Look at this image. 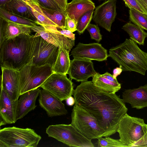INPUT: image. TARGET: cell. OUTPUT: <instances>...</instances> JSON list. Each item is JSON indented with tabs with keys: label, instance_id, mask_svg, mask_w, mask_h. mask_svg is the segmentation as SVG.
<instances>
[{
	"label": "cell",
	"instance_id": "obj_1",
	"mask_svg": "<svg viewBox=\"0 0 147 147\" xmlns=\"http://www.w3.org/2000/svg\"><path fill=\"white\" fill-rule=\"evenodd\" d=\"M75 105L86 111L105 130L103 137L117 132L119 122L128 110L119 96L95 86L92 81L82 82L74 90Z\"/></svg>",
	"mask_w": 147,
	"mask_h": 147
},
{
	"label": "cell",
	"instance_id": "obj_2",
	"mask_svg": "<svg viewBox=\"0 0 147 147\" xmlns=\"http://www.w3.org/2000/svg\"><path fill=\"white\" fill-rule=\"evenodd\" d=\"M109 57L116 62L124 71H134L145 75L147 70V53L137 43L127 38L123 42L111 48Z\"/></svg>",
	"mask_w": 147,
	"mask_h": 147
},
{
	"label": "cell",
	"instance_id": "obj_3",
	"mask_svg": "<svg viewBox=\"0 0 147 147\" xmlns=\"http://www.w3.org/2000/svg\"><path fill=\"white\" fill-rule=\"evenodd\" d=\"M30 35L21 34L0 45V63L3 67L19 71L30 61Z\"/></svg>",
	"mask_w": 147,
	"mask_h": 147
},
{
	"label": "cell",
	"instance_id": "obj_4",
	"mask_svg": "<svg viewBox=\"0 0 147 147\" xmlns=\"http://www.w3.org/2000/svg\"><path fill=\"white\" fill-rule=\"evenodd\" d=\"M117 132L119 141L128 147H144L147 141V124L143 119L126 114L121 119Z\"/></svg>",
	"mask_w": 147,
	"mask_h": 147
},
{
	"label": "cell",
	"instance_id": "obj_5",
	"mask_svg": "<svg viewBox=\"0 0 147 147\" xmlns=\"http://www.w3.org/2000/svg\"><path fill=\"white\" fill-rule=\"evenodd\" d=\"M41 137L33 129L15 126L0 130V147H36Z\"/></svg>",
	"mask_w": 147,
	"mask_h": 147
},
{
	"label": "cell",
	"instance_id": "obj_6",
	"mask_svg": "<svg viewBox=\"0 0 147 147\" xmlns=\"http://www.w3.org/2000/svg\"><path fill=\"white\" fill-rule=\"evenodd\" d=\"M49 65L38 66L29 61L19 71L20 96L39 87L52 74Z\"/></svg>",
	"mask_w": 147,
	"mask_h": 147
},
{
	"label": "cell",
	"instance_id": "obj_7",
	"mask_svg": "<svg viewBox=\"0 0 147 147\" xmlns=\"http://www.w3.org/2000/svg\"><path fill=\"white\" fill-rule=\"evenodd\" d=\"M71 124L87 138L91 140L103 137L105 130L96 119L81 107L74 105L71 114Z\"/></svg>",
	"mask_w": 147,
	"mask_h": 147
},
{
	"label": "cell",
	"instance_id": "obj_8",
	"mask_svg": "<svg viewBox=\"0 0 147 147\" xmlns=\"http://www.w3.org/2000/svg\"><path fill=\"white\" fill-rule=\"evenodd\" d=\"M46 131L49 137L69 146L94 147L91 140L85 137L71 124L50 125Z\"/></svg>",
	"mask_w": 147,
	"mask_h": 147
},
{
	"label": "cell",
	"instance_id": "obj_9",
	"mask_svg": "<svg viewBox=\"0 0 147 147\" xmlns=\"http://www.w3.org/2000/svg\"><path fill=\"white\" fill-rule=\"evenodd\" d=\"M30 61L36 66L49 65L52 67L57 59L59 47L48 42L40 36L30 35Z\"/></svg>",
	"mask_w": 147,
	"mask_h": 147
},
{
	"label": "cell",
	"instance_id": "obj_10",
	"mask_svg": "<svg viewBox=\"0 0 147 147\" xmlns=\"http://www.w3.org/2000/svg\"><path fill=\"white\" fill-rule=\"evenodd\" d=\"M61 101L73 95V83L66 75L53 73L40 86Z\"/></svg>",
	"mask_w": 147,
	"mask_h": 147
},
{
	"label": "cell",
	"instance_id": "obj_11",
	"mask_svg": "<svg viewBox=\"0 0 147 147\" xmlns=\"http://www.w3.org/2000/svg\"><path fill=\"white\" fill-rule=\"evenodd\" d=\"M71 54L74 59L99 61H106L109 57L107 50L98 43L84 44L79 42L72 50Z\"/></svg>",
	"mask_w": 147,
	"mask_h": 147
},
{
	"label": "cell",
	"instance_id": "obj_12",
	"mask_svg": "<svg viewBox=\"0 0 147 147\" xmlns=\"http://www.w3.org/2000/svg\"><path fill=\"white\" fill-rule=\"evenodd\" d=\"M116 3V0H108L97 7L94 11V21L109 32L117 15Z\"/></svg>",
	"mask_w": 147,
	"mask_h": 147
},
{
	"label": "cell",
	"instance_id": "obj_13",
	"mask_svg": "<svg viewBox=\"0 0 147 147\" xmlns=\"http://www.w3.org/2000/svg\"><path fill=\"white\" fill-rule=\"evenodd\" d=\"M96 73L91 60L74 58L70 61L67 74L71 80L82 82L88 81Z\"/></svg>",
	"mask_w": 147,
	"mask_h": 147
},
{
	"label": "cell",
	"instance_id": "obj_14",
	"mask_svg": "<svg viewBox=\"0 0 147 147\" xmlns=\"http://www.w3.org/2000/svg\"><path fill=\"white\" fill-rule=\"evenodd\" d=\"M39 96V105L46 111L49 117L61 116L67 113L62 101L47 91L40 89Z\"/></svg>",
	"mask_w": 147,
	"mask_h": 147
},
{
	"label": "cell",
	"instance_id": "obj_15",
	"mask_svg": "<svg viewBox=\"0 0 147 147\" xmlns=\"http://www.w3.org/2000/svg\"><path fill=\"white\" fill-rule=\"evenodd\" d=\"M1 89H3L13 101L20 96L18 71L1 67Z\"/></svg>",
	"mask_w": 147,
	"mask_h": 147
},
{
	"label": "cell",
	"instance_id": "obj_16",
	"mask_svg": "<svg viewBox=\"0 0 147 147\" xmlns=\"http://www.w3.org/2000/svg\"><path fill=\"white\" fill-rule=\"evenodd\" d=\"M18 100L13 101L1 89L0 95V126L14 123L17 121Z\"/></svg>",
	"mask_w": 147,
	"mask_h": 147
},
{
	"label": "cell",
	"instance_id": "obj_17",
	"mask_svg": "<svg viewBox=\"0 0 147 147\" xmlns=\"http://www.w3.org/2000/svg\"><path fill=\"white\" fill-rule=\"evenodd\" d=\"M31 30L29 26L0 18V45L5 40L13 38L21 34L30 35Z\"/></svg>",
	"mask_w": 147,
	"mask_h": 147
},
{
	"label": "cell",
	"instance_id": "obj_18",
	"mask_svg": "<svg viewBox=\"0 0 147 147\" xmlns=\"http://www.w3.org/2000/svg\"><path fill=\"white\" fill-rule=\"evenodd\" d=\"M122 100L129 104L132 108L140 109L147 107V84L137 88L125 90Z\"/></svg>",
	"mask_w": 147,
	"mask_h": 147
},
{
	"label": "cell",
	"instance_id": "obj_19",
	"mask_svg": "<svg viewBox=\"0 0 147 147\" xmlns=\"http://www.w3.org/2000/svg\"><path fill=\"white\" fill-rule=\"evenodd\" d=\"M40 90L39 87L25 92L20 96L18 100L17 108V120L23 118L28 113L36 108V101L39 95Z\"/></svg>",
	"mask_w": 147,
	"mask_h": 147
},
{
	"label": "cell",
	"instance_id": "obj_20",
	"mask_svg": "<svg viewBox=\"0 0 147 147\" xmlns=\"http://www.w3.org/2000/svg\"><path fill=\"white\" fill-rule=\"evenodd\" d=\"M95 8L94 3L91 0H72L67 3L65 11L77 26L80 18L84 14Z\"/></svg>",
	"mask_w": 147,
	"mask_h": 147
},
{
	"label": "cell",
	"instance_id": "obj_21",
	"mask_svg": "<svg viewBox=\"0 0 147 147\" xmlns=\"http://www.w3.org/2000/svg\"><path fill=\"white\" fill-rule=\"evenodd\" d=\"M0 8L11 14L34 21L37 24L30 7L23 0H11Z\"/></svg>",
	"mask_w": 147,
	"mask_h": 147
},
{
	"label": "cell",
	"instance_id": "obj_22",
	"mask_svg": "<svg viewBox=\"0 0 147 147\" xmlns=\"http://www.w3.org/2000/svg\"><path fill=\"white\" fill-rule=\"evenodd\" d=\"M70 50L63 45L59 48L58 55L54 65L52 67L53 73L66 75L70 66L69 52Z\"/></svg>",
	"mask_w": 147,
	"mask_h": 147
},
{
	"label": "cell",
	"instance_id": "obj_23",
	"mask_svg": "<svg viewBox=\"0 0 147 147\" xmlns=\"http://www.w3.org/2000/svg\"><path fill=\"white\" fill-rule=\"evenodd\" d=\"M92 77V81L95 86L109 93L115 94L121 88V84L119 82L111 81L98 73L96 72Z\"/></svg>",
	"mask_w": 147,
	"mask_h": 147
},
{
	"label": "cell",
	"instance_id": "obj_24",
	"mask_svg": "<svg viewBox=\"0 0 147 147\" xmlns=\"http://www.w3.org/2000/svg\"><path fill=\"white\" fill-rule=\"evenodd\" d=\"M122 29L129 34L130 39L139 45H144L147 33L142 28L130 22L124 25Z\"/></svg>",
	"mask_w": 147,
	"mask_h": 147
},
{
	"label": "cell",
	"instance_id": "obj_25",
	"mask_svg": "<svg viewBox=\"0 0 147 147\" xmlns=\"http://www.w3.org/2000/svg\"><path fill=\"white\" fill-rule=\"evenodd\" d=\"M40 7L45 14L56 24L57 27L66 28V15L65 11L60 9H53Z\"/></svg>",
	"mask_w": 147,
	"mask_h": 147
},
{
	"label": "cell",
	"instance_id": "obj_26",
	"mask_svg": "<svg viewBox=\"0 0 147 147\" xmlns=\"http://www.w3.org/2000/svg\"><path fill=\"white\" fill-rule=\"evenodd\" d=\"M26 3L30 7L36 19L37 25L41 26L52 25L57 26L45 14L39 5L32 2Z\"/></svg>",
	"mask_w": 147,
	"mask_h": 147
},
{
	"label": "cell",
	"instance_id": "obj_27",
	"mask_svg": "<svg viewBox=\"0 0 147 147\" xmlns=\"http://www.w3.org/2000/svg\"><path fill=\"white\" fill-rule=\"evenodd\" d=\"M32 30L36 32L34 36H40L48 42L59 47L61 45L57 41L53 33L43 26L35 24L29 26Z\"/></svg>",
	"mask_w": 147,
	"mask_h": 147
},
{
	"label": "cell",
	"instance_id": "obj_28",
	"mask_svg": "<svg viewBox=\"0 0 147 147\" xmlns=\"http://www.w3.org/2000/svg\"><path fill=\"white\" fill-rule=\"evenodd\" d=\"M129 9L130 21L137 26L147 30V14L133 8Z\"/></svg>",
	"mask_w": 147,
	"mask_h": 147
},
{
	"label": "cell",
	"instance_id": "obj_29",
	"mask_svg": "<svg viewBox=\"0 0 147 147\" xmlns=\"http://www.w3.org/2000/svg\"><path fill=\"white\" fill-rule=\"evenodd\" d=\"M0 18L29 26L35 24L37 25L36 23L34 21L11 14L1 8H0Z\"/></svg>",
	"mask_w": 147,
	"mask_h": 147
},
{
	"label": "cell",
	"instance_id": "obj_30",
	"mask_svg": "<svg viewBox=\"0 0 147 147\" xmlns=\"http://www.w3.org/2000/svg\"><path fill=\"white\" fill-rule=\"evenodd\" d=\"M94 9L88 11L80 18L76 26V30L79 34L83 33L92 18Z\"/></svg>",
	"mask_w": 147,
	"mask_h": 147
},
{
	"label": "cell",
	"instance_id": "obj_31",
	"mask_svg": "<svg viewBox=\"0 0 147 147\" xmlns=\"http://www.w3.org/2000/svg\"><path fill=\"white\" fill-rule=\"evenodd\" d=\"M98 146L99 147H128L125 144L121 142L119 140L112 138L109 136L103 138L102 137L98 138Z\"/></svg>",
	"mask_w": 147,
	"mask_h": 147
},
{
	"label": "cell",
	"instance_id": "obj_32",
	"mask_svg": "<svg viewBox=\"0 0 147 147\" xmlns=\"http://www.w3.org/2000/svg\"><path fill=\"white\" fill-rule=\"evenodd\" d=\"M86 29L89 32L91 38L99 42L102 39V35L97 25L90 23Z\"/></svg>",
	"mask_w": 147,
	"mask_h": 147
},
{
	"label": "cell",
	"instance_id": "obj_33",
	"mask_svg": "<svg viewBox=\"0 0 147 147\" xmlns=\"http://www.w3.org/2000/svg\"><path fill=\"white\" fill-rule=\"evenodd\" d=\"M37 0L39 3L40 6L53 9H60L54 0Z\"/></svg>",
	"mask_w": 147,
	"mask_h": 147
},
{
	"label": "cell",
	"instance_id": "obj_34",
	"mask_svg": "<svg viewBox=\"0 0 147 147\" xmlns=\"http://www.w3.org/2000/svg\"><path fill=\"white\" fill-rule=\"evenodd\" d=\"M123 0L125 2L126 6L129 9L133 8L143 13H146L138 0Z\"/></svg>",
	"mask_w": 147,
	"mask_h": 147
},
{
	"label": "cell",
	"instance_id": "obj_35",
	"mask_svg": "<svg viewBox=\"0 0 147 147\" xmlns=\"http://www.w3.org/2000/svg\"><path fill=\"white\" fill-rule=\"evenodd\" d=\"M76 25L74 21L66 15V29L73 32L76 30Z\"/></svg>",
	"mask_w": 147,
	"mask_h": 147
},
{
	"label": "cell",
	"instance_id": "obj_36",
	"mask_svg": "<svg viewBox=\"0 0 147 147\" xmlns=\"http://www.w3.org/2000/svg\"><path fill=\"white\" fill-rule=\"evenodd\" d=\"M60 9L65 11L67 4V0H54Z\"/></svg>",
	"mask_w": 147,
	"mask_h": 147
},
{
	"label": "cell",
	"instance_id": "obj_37",
	"mask_svg": "<svg viewBox=\"0 0 147 147\" xmlns=\"http://www.w3.org/2000/svg\"><path fill=\"white\" fill-rule=\"evenodd\" d=\"M101 76L103 77H104L111 81L116 83L119 82L117 80V78H114L113 75L111 74L108 72H106L104 74H101Z\"/></svg>",
	"mask_w": 147,
	"mask_h": 147
},
{
	"label": "cell",
	"instance_id": "obj_38",
	"mask_svg": "<svg viewBox=\"0 0 147 147\" xmlns=\"http://www.w3.org/2000/svg\"><path fill=\"white\" fill-rule=\"evenodd\" d=\"M138 1L147 14V0H138Z\"/></svg>",
	"mask_w": 147,
	"mask_h": 147
},
{
	"label": "cell",
	"instance_id": "obj_39",
	"mask_svg": "<svg viewBox=\"0 0 147 147\" xmlns=\"http://www.w3.org/2000/svg\"><path fill=\"white\" fill-rule=\"evenodd\" d=\"M123 71L122 69L120 67H117L115 68L113 71V76L115 78L120 75Z\"/></svg>",
	"mask_w": 147,
	"mask_h": 147
},
{
	"label": "cell",
	"instance_id": "obj_40",
	"mask_svg": "<svg viewBox=\"0 0 147 147\" xmlns=\"http://www.w3.org/2000/svg\"><path fill=\"white\" fill-rule=\"evenodd\" d=\"M65 100L66 104L68 106H72L75 103V98L71 96L68 97Z\"/></svg>",
	"mask_w": 147,
	"mask_h": 147
},
{
	"label": "cell",
	"instance_id": "obj_41",
	"mask_svg": "<svg viewBox=\"0 0 147 147\" xmlns=\"http://www.w3.org/2000/svg\"><path fill=\"white\" fill-rule=\"evenodd\" d=\"M11 0H0V7H3L5 4Z\"/></svg>",
	"mask_w": 147,
	"mask_h": 147
},
{
	"label": "cell",
	"instance_id": "obj_42",
	"mask_svg": "<svg viewBox=\"0 0 147 147\" xmlns=\"http://www.w3.org/2000/svg\"><path fill=\"white\" fill-rule=\"evenodd\" d=\"M33 2V3H35V4L38 5H39V4L38 1L37 0H31Z\"/></svg>",
	"mask_w": 147,
	"mask_h": 147
},
{
	"label": "cell",
	"instance_id": "obj_43",
	"mask_svg": "<svg viewBox=\"0 0 147 147\" xmlns=\"http://www.w3.org/2000/svg\"><path fill=\"white\" fill-rule=\"evenodd\" d=\"M27 2L33 3L31 0H26Z\"/></svg>",
	"mask_w": 147,
	"mask_h": 147
},
{
	"label": "cell",
	"instance_id": "obj_44",
	"mask_svg": "<svg viewBox=\"0 0 147 147\" xmlns=\"http://www.w3.org/2000/svg\"><path fill=\"white\" fill-rule=\"evenodd\" d=\"M144 147H147V141L146 142V144H145V145L144 146Z\"/></svg>",
	"mask_w": 147,
	"mask_h": 147
},
{
	"label": "cell",
	"instance_id": "obj_45",
	"mask_svg": "<svg viewBox=\"0 0 147 147\" xmlns=\"http://www.w3.org/2000/svg\"><path fill=\"white\" fill-rule=\"evenodd\" d=\"M98 0L100 1H107L108 0Z\"/></svg>",
	"mask_w": 147,
	"mask_h": 147
},
{
	"label": "cell",
	"instance_id": "obj_46",
	"mask_svg": "<svg viewBox=\"0 0 147 147\" xmlns=\"http://www.w3.org/2000/svg\"><path fill=\"white\" fill-rule=\"evenodd\" d=\"M23 1H25L26 2H27L26 1V0H23Z\"/></svg>",
	"mask_w": 147,
	"mask_h": 147
}]
</instances>
